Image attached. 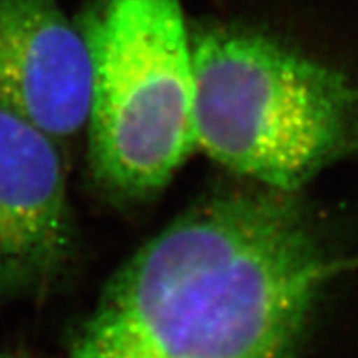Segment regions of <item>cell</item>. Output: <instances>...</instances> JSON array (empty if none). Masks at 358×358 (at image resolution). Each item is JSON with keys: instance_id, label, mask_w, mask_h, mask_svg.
I'll list each match as a JSON object with an SVG mask.
<instances>
[{"instance_id": "cell-1", "label": "cell", "mask_w": 358, "mask_h": 358, "mask_svg": "<svg viewBox=\"0 0 358 358\" xmlns=\"http://www.w3.org/2000/svg\"><path fill=\"white\" fill-rule=\"evenodd\" d=\"M201 199L136 250L70 358H295L322 295L358 266L299 199L254 186Z\"/></svg>"}, {"instance_id": "cell-2", "label": "cell", "mask_w": 358, "mask_h": 358, "mask_svg": "<svg viewBox=\"0 0 358 358\" xmlns=\"http://www.w3.org/2000/svg\"><path fill=\"white\" fill-rule=\"evenodd\" d=\"M196 150L249 185L299 194L358 155V83L279 40L216 25L191 35Z\"/></svg>"}, {"instance_id": "cell-3", "label": "cell", "mask_w": 358, "mask_h": 358, "mask_svg": "<svg viewBox=\"0 0 358 358\" xmlns=\"http://www.w3.org/2000/svg\"><path fill=\"white\" fill-rule=\"evenodd\" d=\"M92 60L93 181L143 203L196 151L191 37L179 0H95L78 20Z\"/></svg>"}, {"instance_id": "cell-4", "label": "cell", "mask_w": 358, "mask_h": 358, "mask_svg": "<svg viewBox=\"0 0 358 358\" xmlns=\"http://www.w3.org/2000/svg\"><path fill=\"white\" fill-rule=\"evenodd\" d=\"M75 254L60 145L0 111V307L52 292Z\"/></svg>"}, {"instance_id": "cell-5", "label": "cell", "mask_w": 358, "mask_h": 358, "mask_svg": "<svg viewBox=\"0 0 358 358\" xmlns=\"http://www.w3.org/2000/svg\"><path fill=\"white\" fill-rule=\"evenodd\" d=\"M92 60L60 0H0V111L58 145L87 129Z\"/></svg>"}, {"instance_id": "cell-6", "label": "cell", "mask_w": 358, "mask_h": 358, "mask_svg": "<svg viewBox=\"0 0 358 358\" xmlns=\"http://www.w3.org/2000/svg\"><path fill=\"white\" fill-rule=\"evenodd\" d=\"M0 358H19V357H13V355H0Z\"/></svg>"}]
</instances>
